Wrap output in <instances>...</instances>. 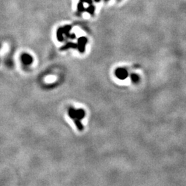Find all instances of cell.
I'll return each instance as SVG.
<instances>
[{
  "label": "cell",
  "instance_id": "cell-1",
  "mask_svg": "<svg viewBox=\"0 0 186 186\" xmlns=\"http://www.w3.org/2000/svg\"><path fill=\"white\" fill-rule=\"evenodd\" d=\"M69 114L72 119H75V121H77L76 122V124L77 125V126L79 128L78 122L83 117V114H85L84 112H83L82 110L75 111V110L71 108V110H70L69 111Z\"/></svg>",
  "mask_w": 186,
  "mask_h": 186
},
{
  "label": "cell",
  "instance_id": "cell-2",
  "mask_svg": "<svg viewBox=\"0 0 186 186\" xmlns=\"http://www.w3.org/2000/svg\"><path fill=\"white\" fill-rule=\"evenodd\" d=\"M128 72L124 69H118L117 70V76L119 78L121 79H124L127 77Z\"/></svg>",
  "mask_w": 186,
  "mask_h": 186
}]
</instances>
